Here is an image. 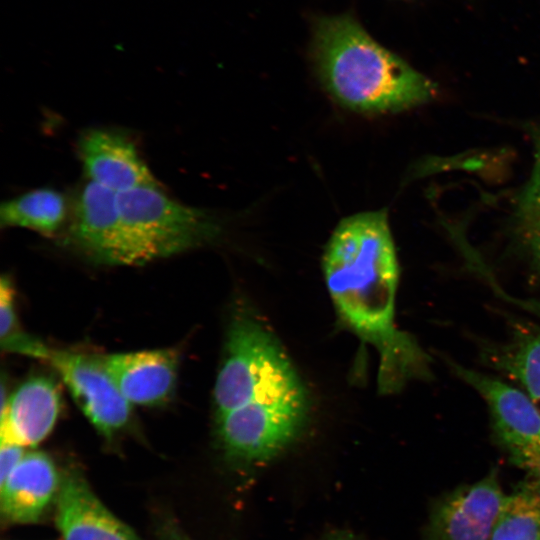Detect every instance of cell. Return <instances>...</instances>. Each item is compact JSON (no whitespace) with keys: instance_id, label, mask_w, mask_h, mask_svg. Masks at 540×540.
I'll return each instance as SVG.
<instances>
[{"instance_id":"6da1fadb","label":"cell","mask_w":540,"mask_h":540,"mask_svg":"<svg viewBox=\"0 0 540 540\" xmlns=\"http://www.w3.org/2000/svg\"><path fill=\"white\" fill-rule=\"evenodd\" d=\"M216 434L228 457L261 463L299 435L308 399L288 356L258 320L236 316L213 390Z\"/></svg>"},{"instance_id":"7a4b0ae2","label":"cell","mask_w":540,"mask_h":540,"mask_svg":"<svg viewBox=\"0 0 540 540\" xmlns=\"http://www.w3.org/2000/svg\"><path fill=\"white\" fill-rule=\"evenodd\" d=\"M323 272L340 317L378 351L383 393L432 377L429 355L396 327L399 266L386 210L343 219L326 246Z\"/></svg>"},{"instance_id":"3957f363","label":"cell","mask_w":540,"mask_h":540,"mask_svg":"<svg viewBox=\"0 0 540 540\" xmlns=\"http://www.w3.org/2000/svg\"><path fill=\"white\" fill-rule=\"evenodd\" d=\"M312 57L337 102L364 113H394L432 101L437 85L378 43L352 16L318 19Z\"/></svg>"},{"instance_id":"277c9868","label":"cell","mask_w":540,"mask_h":540,"mask_svg":"<svg viewBox=\"0 0 540 540\" xmlns=\"http://www.w3.org/2000/svg\"><path fill=\"white\" fill-rule=\"evenodd\" d=\"M127 244L128 265L171 256L214 239L220 227L213 217L183 205L159 187L117 193Z\"/></svg>"},{"instance_id":"5b68a950","label":"cell","mask_w":540,"mask_h":540,"mask_svg":"<svg viewBox=\"0 0 540 540\" xmlns=\"http://www.w3.org/2000/svg\"><path fill=\"white\" fill-rule=\"evenodd\" d=\"M445 361L486 403L493 439L509 462L528 476L540 477V411L530 398L493 375Z\"/></svg>"},{"instance_id":"8992f818","label":"cell","mask_w":540,"mask_h":540,"mask_svg":"<svg viewBox=\"0 0 540 540\" xmlns=\"http://www.w3.org/2000/svg\"><path fill=\"white\" fill-rule=\"evenodd\" d=\"M45 362L102 436L110 439L128 426L132 405L114 383L99 354L50 348Z\"/></svg>"},{"instance_id":"52a82bcc","label":"cell","mask_w":540,"mask_h":540,"mask_svg":"<svg viewBox=\"0 0 540 540\" xmlns=\"http://www.w3.org/2000/svg\"><path fill=\"white\" fill-rule=\"evenodd\" d=\"M505 498L494 468L434 500L421 540H490Z\"/></svg>"},{"instance_id":"ba28073f","label":"cell","mask_w":540,"mask_h":540,"mask_svg":"<svg viewBox=\"0 0 540 540\" xmlns=\"http://www.w3.org/2000/svg\"><path fill=\"white\" fill-rule=\"evenodd\" d=\"M70 239L98 263L127 265L126 237L117 193L89 181L75 202Z\"/></svg>"},{"instance_id":"9c48e42d","label":"cell","mask_w":540,"mask_h":540,"mask_svg":"<svg viewBox=\"0 0 540 540\" xmlns=\"http://www.w3.org/2000/svg\"><path fill=\"white\" fill-rule=\"evenodd\" d=\"M1 384L0 441L35 446L53 430L62 410L60 386L46 374H33L10 394Z\"/></svg>"},{"instance_id":"30bf717a","label":"cell","mask_w":540,"mask_h":540,"mask_svg":"<svg viewBox=\"0 0 540 540\" xmlns=\"http://www.w3.org/2000/svg\"><path fill=\"white\" fill-rule=\"evenodd\" d=\"M114 383L131 405L159 407L172 397L179 356L174 349L100 355Z\"/></svg>"},{"instance_id":"8fae6325","label":"cell","mask_w":540,"mask_h":540,"mask_svg":"<svg viewBox=\"0 0 540 540\" xmlns=\"http://www.w3.org/2000/svg\"><path fill=\"white\" fill-rule=\"evenodd\" d=\"M78 150L91 182L116 193L159 187L135 144L119 132L89 130L81 136Z\"/></svg>"},{"instance_id":"7c38bea8","label":"cell","mask_w":540,"mask_h":540,"mask_svg":"<svg viewBox=\"0 0 540 540\" xmlns=\"http://www.w3.org/2000/svg\"><path fill=\"white\" fill-rule=\"evenodd\" d=\"M56 521L64 540H138L73 470L61 477Z\"/></svg>"},{"instance_id":"4fadbf2b","label":"cell","mask_w":540,"mask_h":540,"mask_svg":"<svg viewBox=\"0 0 540 540\" xmlns=\"http://www.w3.org/2000/svg\"><path fill=\"white\" fill-rule=\"evenodd\" d=\"M505 341H485L480 360L521 389L540 411V325L511 317Z\"/></svg>"},{"instance_id":"5bb4252c","label":"cell","mask_w":540,"mask_h":540,"mask_svg":"<svg viewBox=\"0 0 540 540\" xmlns=\"http://www.w3.org/2000/svg\"><path fill=\"white\" fill-rule=\"evenodd\" d=\"M60 480L53 460L46 453H26L0 485L3 518L16 523L37 521L58 493Z\"/></svg>"},{"instance_id":"9a60e30c","label":"cell","mask_w":540,"mask_h":540,"mask_svg":"<svg viewBox=\"0 0 540 540\" xmlns=\"http://www.w3.org/2000/svg\"><path fill=\"white\" fill-rule=\"evenodd\" d=\"M533 148L530 177L520 191L509 220L512 248L540 277V120L526 124Z\"/></svg>"},{"instance_id":"2e32d148","label":"cell","mask_w":540,"mask_h":540,"mask_svg":"<svg viewBox=\"0 0 540 540\" xmlns=\"http://www.w3.org/2000/svg\"><path fill=\"white\" fill-rule=\"evenodd\" d=\"M67 213L64 196L51 188H40L7 200L0 207L2 227H20L43 235L55 234Z\"/></svg>"},{"instance_id":"e0dca14e","label":"cell","mask_w":540,"mask_h":540,"mask_svg":"<svg viewBox=\"0 0 540 540\" xmlns=\"http://www.w3.org/2000/svg\"><path fill=\"white\" fill-rule=\"evenodd\" d=\"M490 540H540V477L526 475L506 495Z\"/></svg>"},{"instance_id":"ac0fdd59","label":"cell","mask_w":540,"mask_h":540,"mask_svg":"<svg viewBox=\"0 0 540 540\" xmlns=\"http://www.w3.org/2000/svg\"><path fill=\"white\" fill-rule=\"evenodd\" d=\"M0 345L7 353H14L46 361L50 347L26 333L19 322L15 305V290L11 280L0 281Z\"/></svg>"},{"instance_id":"d6986e66","label":"cell","mask_w":540,"mask_h":540,"mask_svg":"<svg viewBox=\"0 0 540 540\" xmlns=\"http://www.w3.org/2000/svg\"><path fill=\"white\" fill-rule=\"evenodd\" d=\"M25 454L23 446L0 441V485L7 480Z\"/></svg>"},{"instance_id":"ffe728a7","label":"cell","mask_w":540,"mask_h":540,"mask_svg":"<svg viewBox=\"0 0 540 540\" xmlns=\"http://www.w3.org/2000/svg\"><path fill=\"white\" fill-rule=\"evenodd\" d=\"M166 535V540H190L175 529L168 530Z\"/></svg>"},{"instance_id":"44dd1931","label":"cell","mask_w":540,"mask_h":540,"mask_svg":"<svg viewBox=\"0 0 540 540\" xmlns=\"http://www.w3.org/2000/svg\"><path fill=\"white\" fill-rule=\"evenodd\" d=\"M327 540H357L349 533H337L329 537Z\"/></svg>"}]
</instances>
